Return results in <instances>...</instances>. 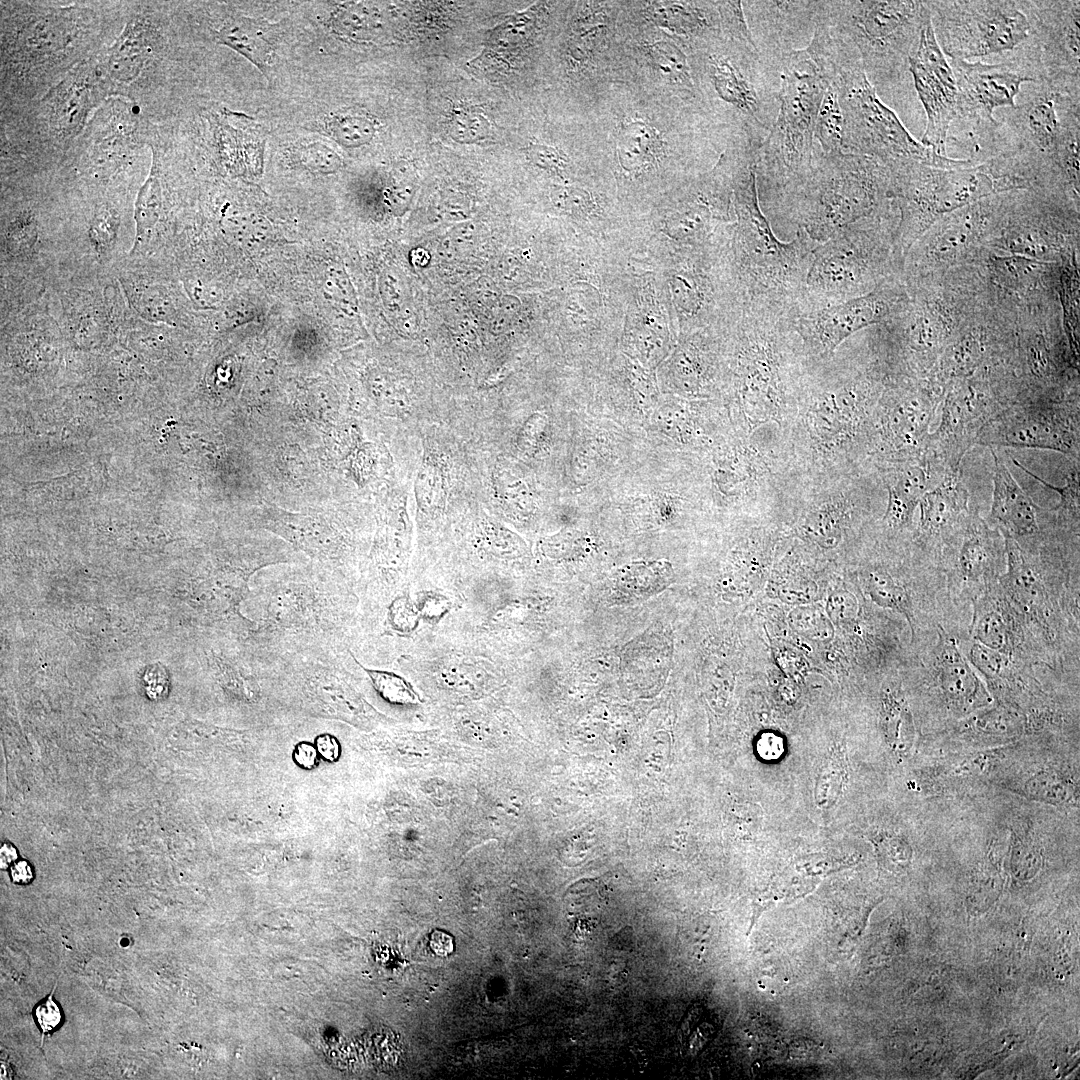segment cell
<instances>
[{"label":"cell","instance_id":"6da1fadb","mask_svg":"<svg viewBox=\"0 0 1080 1080\" xmlns=\"http://www.w3.org/2000/svg\"><path fill=\"white\" fill-rule=\"evenodd\" d=\"M0 111L43 96L122 31L131 1H1Z\"/></svg>","mask_w":1080,"mask_h":1080},{"label":"cell","instance_id":"7a4b0ae2","mask_svg":"<svg viewBox=\"0 0 1080 1080\" xmlns=\"http://www.w3.org/2000/svg\"><path fill=\"white\" fill-rule=\"evenodd\" d=\"M354 608L348 578L316 562L256 577L244 605L255 622L246 641L271 662L292 655L346 656Z\"/></svg>","mask_w":1080,"mask_h":1080},{"label":"cell","instance_id":"3957f363","mask_svg":"<svg viewBox=\"0 0 1080 1080\" xmlns=\"http://www.w3.org/2000/svg\"><path fill=\"white\" fill-rule=\"evenodd\" d=\"M1005 539L999 584L1058 672L1079 670V537L1042 529Z\"/></svg>","mask_w":1080,"mask_h":1080},{"label":"cell","instance_id":"277c9868","mask_svg":"<svg viewBox=\"0 0 1080 1080\" xmlns=\"http://www.w3.org/2000/svg\"><path fill=\"white\" fill-rule=\"evenodd\" d=\"M753 159L743 160L733 177L736 219L723 237L722 257L741 304L759 303L792 311L819 243L801 230L795 231L791 241L777 238L760 205Z\"/></svg>","mask_w":1080,"mask_h":1080},{"label":"cell","instance_id":"5b68a950","mask_svg":"<svg viewBox=\"0 0 1080 1080\" xmlns=\"http://www.w3.org/2000/svg\"><path fill=\"white\" fill-rule=\"evenodd\" d=\"M109 97L93 56L39 99L0 111L2 178L55 175L94 112Z\"/></svg>","mask_w":1080,"mask_h":1080},{"label":"cell","instance_id":"8992f818","mask_svg":"<svg viewBox=\"0 0 1080 1080\" xmlns=\"http://www.w3.org/2000/svg\"><path fill=\"white\" fill-rule=\"evenodd\" d=\"M824 81L839 95L843 113L842 151L889 164L910 159L938 168L971 166L969 159L941 156L916 140L897 114L879 98L863 70L856 49L818 21L805 48Z\"/></svg>","mask_w":1080,"mask_h":1080},{"label":"cell","instance_id":"52a82bcc","mask_svg":"<svg viewBox=\"0 0 1080 1080\" xmlns=\"http://www.w3.org/2000/svg\"><path fill=\"white\" fill-rule=\"evenodd\" d=\"M891 174L882 161L847 152L824 153L815 143L806 176L768 215L823 243L843 227L895 207Z\"/></svg>","mask_w":1080,"mask_h":1080},{"label":"cell","instance_id":"ba28073f","mask_svg":"<svg viewBox=\"0 0 1080 1080\" xmlns=\"http://www.w3.org/2000/svg\"><path fill=\"white\" fill-rule=\"evenodd\" d=\"M887 166L898 211L895 245L900 255L941 217L992 195L1031 189L1006 154L951 169L910 159Z\"/></svg>","mask_w":1080,"mask_h":1080},{"label":"cell","instance_id":"9c48e42d","mask_svg":"<svg viewBox=\"0 0 1080 1080\" xmlns=\"http://www.w3.org/2000/svg\"><path fill=\"white\" fill-rule=\"evenodd\" d=\"M896 207L837 231L813 250L794 311L819 309L865 295L896 276Z\"/></svg>","mask_w":1080,"mask_h":1080},{"label":"cell","instance_id":"30bf717a","mask_svg":"<svg viewBox=\"0 0 1080 1080\" xmlns=\"http://www.w3.org/2000/svg\"><path fill=\"white\" fill-rule=\"evenodd\" d=\"M824 88L806 49L785 55L778 114L754 159L758 195L766 211L811 168L815 120Z\"/></svg>","mask_w":1080,"mask_h":1080},{"label":"cell","instance_id":"8fae6325","mask_svg":"<svg viewBox=\"0 0 1080 1080\" xmlns=\"http://www.w3.org/2000/svg\"><path fill=\"white\" fill-rule=\"evenodd\" d=\"M171 2L131 1L116 39L96 54L111 96L135 104L151 122L166 120L173 48Z\"/></svg>","mask_w":1080,"mask_h":1080},{"label":"cell","instance_id":"7c38bea8","mask_svg":"<svg viewBox=\"0 0 1080 1080\" xmlns=\"http://www.w3.org/2000/svg\"><path fill=\"white\" fill-rule=\"evenodd\" d=\"M939 47L950 60L1015 63L1038 71L1040 53L1020 0H926Z\"/></svg>","mask_w":1080,"mask_h":1080},{"label":"cell","instance_id":"4fadbf2b","mask_svg":"<svg viewBox=\"0 0 1080 1080\" xmlns=\"http://www.w3.org/2000/svg\"><path fill=\"white\" fill-rule=\"evenodd\" d=\"M825 6L830 29L856 49L874 88L899 84L929 14L925 2L835 0Z\"/></svg>","mask_w":1080,"mask_h":1080},{"label":"cell","instance_id":"5bb4252c","mask_svg":"<svg viewBox=\"0 0 1080 1080\" xmlns=\"http://www.w3.org/2000/svg\"><path fill=\"white\" fill-rule=\"evenodd\" d=\"M701 68L735 132L757 149L778 114L782 69L764 60L752 36L733 37L702 57Z\"/></svg>","mask_w":1080,"mask_h":1080},{"label":"cell","instance_id":"9a60e30c","mask_svg":"<svg viewBox=\"0 0 1080 1080\" xmlns=\"http://www.w3.org/2000/svg\"><path fill=\"white\" fill-rule=\"evenodd\" d=\"M152 129L153 122L135 104L111 96L94 112L55 175L89 186L125 177L151 157Z\"/></svg>","mask_w":1080,"mask_h":1080},{"label":"cell","instance_id":"2e32d148","mask_svg":"<svg viewBox=\"0 0 1080 1080\" xmlns=\"http://www.w3.org/2000/svg\"><path fill=\"white\" fill-rule=\"evenodd\" d=\"M1022 387L1009 364L987 366L950 383L940 404L939 425L930 432L925 450L950 473L961 471L962 460L983 427Z\"/></svg>","mask_w":1080,"mask_h":1080},{"label":"cell","instance_id":"e0dca14e","mask_svg":"<svg viewBox=\"0 0 1080 1080\" xmlns=\"http://www.w3.org/2000/svg\"><path fill=\"white\" fill-rule=\"evenodd\" d=\"M976 445L1050 450L1080 459L1079 387H1024L983 427Z\"/></svg>","mask_w":1080,"mask_h":1080},{"label":"cell","instance_id":"ac0fdd59","mask_svg":"<svg viewBox=\"0 0 1080 1080\" xmlns=\"http://www.w3.org/2000/svg\"><path fill=\"white\" fill-rule=\"evenodd\" d=\"M872 417L869 453L878 465L921 454L944 390L929 378L890 377Z\"/></svg>","mask_w":1080,"mask_h":1080},{"label":"cell","instance_id":"d6986e66","mask_svg":"<svg viewBox=\"0 0 1080 1080\" xmlns=\"http://www.w3.org/2000/svg\"><path fill=\"white\" fill-rule=\"evenodd\" d=\"M948 61L958 91L953 123L966 129L965 146L970 153L994 138L999 127L994 111L1014 108L1023 83L1043 79L1038 71L1021 64Z\"/></svg>","mask_w":1080,"mask_h":1080},{"label":"cell","instance_id":"ffe728a7","mask_svg":"<svg viewBox=\"0 0 1080 1080\" xmlns=\"http://www.w3.org/2000/svg\"><path fill=\"white\" fill-rule=\"evenodd\" d=\"M1016 100L1015 107L1002 109L997 119L1005 148L1043 162L1060 179L1057 149L1066 119L1080 112V87L1042 79L1023 84Z\"/></svg>","mask_w":1080,"mask_h":1080},{"label":"cell","instance_id":"44dd1931","mask_svg":"<svg viewBox=\"0 0 1080 1080\" xmlns=\"http://www.w3.org/2000/svg\"><path fill=\"white\" fill-rule=\"evenodd\" d=\"M946 587L956 610L965 615L971 603L997 583L1006 570L1005 539L989 526L977 506L943 544L938 555Z\"/></svg>","mask_w":1080,"mask_h":1080},{"label":"cell","instance_id":"7402d4cb","mask_svg":"<svg viewBox=\"0 0 1080 1080\" xmlns=\"http://www.w3.org/2000/svg\"><path fill=\"white\" fill-rule=\"evenodd\" d=\"M906 304L903 286L893 276L871 292L831 306L791 311L801 350L809 361L830 357L854 333L890 319Z\"/></svg>","mask_w":1080,"mask_h":1080},{"label":"cell","instance_id":"603a6c76","mask_svg":"<svg viewBox=\"0 0 1080 1080\" xmlns=\"http://www.w3.org/2000/svg\"><path fill=\"white\" fill-rule=\"evenodd\" d=\"M960 639L955 632L939 626L932 637L913 646L918 648L917 665L922 679L949 713L967 718L991 706L993 698L964 654Z\"/></svg>","mask_w":1080,"mask_h":1080},{"label":"cell","instance_id":"cb8c5ba5","mask_svg":"<svg viewBox=\"0 0 1080 1080\" xmlns=\"http://www.w3.org/2000/svg\"><path fill=\"white\" fill-rule=\"evenodd\" d=\"M908 72L926 114L920 142L935 153L948 156L947 139L957 114L958 91L953 70L935 38L930 14L921 27Z\"/></svg>","mask_w":1080,"mask_h":1080},{"label":"cell","instance_id":"d4e9b609","mask_svg":"<svg viewBox=\"0 0 1080 1080\" xmlns=\"http://www.w3.org/2000/svg\"><path fill=\"white\" fill-rule=\"evenodd\" d=\"M1032 25L1043 79L1080 83V1L1020 0Z\"/></svg>","mask_w":1080,"mask_h":1080},{"label":"cell","instance_id":"484cf974","mask_svg":"<svg viewBox=\"0 0 1080 1080\" xmlns=\"http://www.w3.org/2000/svg\"><path fill=\"white\" fill-rule=\"evenodd\" d=\"M823 1L752 0L742 2L745 19L761 57L780 68L785 55L812 40Z\"/></svg>","mask_w":1080,"mask_h":1080},{"label":"cell","instance_id":"4316f807","mask_svg":"<svg viewBox=\"0 0 1080 1080\" xmlns=\"http://www.w3.org/2000/svg\"><path fill=\"white\" fill-rule=\"evenodd\" d=\"M968 637L1016 662L1052 669L1046 653L999 581L971 603Z\"/></svg>","mask_w":1080,"mask_h":1080},{"label":"cell","instance_id":"83f0119b","mask_svg":"<svg viewBox=\"0 0 1080 1080\" xmlns=\"http://www.w3.org/2000/svg\"><path fill=\"white\" fill-rule=\"evenodd\" d=\"M877 467L888 493L882 521L889 530L904 538H912L921 498L953 473L947 471L925 449L916 457Z\"/></svg>","mask_w":1080,"mask_h":1080},{"label":"cell","instance_id":"f1b7e54d","mask_svg":"<svg viewBox=\"0 0 1080 1080\" xmlns=\"http://www.w3.org/2000/svg\"><path fill=\"white\" fill-rule=\"evenodd\" d=\"M255 519L258 526L280 535L316 563L346 576L342 568L348 550L346 533L335 517L265 509Z\"/></svg>","mask_w":1080,"mask_h":1080},{"label":"cell","instance_id":"f546056e","mask_svg":"<svg viewBox=\"0 0 1080 1080\" xmlns=\"http://www.w3.org/2000/svg\"><path fill=\"white\" fill-rule=\"evenodd\" d=\"M971 508L962 471L948 475L921 498L913 542L938 563L941 547L963 524Z\"/></svg>","mask_w":1080,"mask_h":1080},{"label":"cell","instance_id":"4dcf8cb0","mask_svg":"<svg viewBox=\"0 0 1080 1080\" xmlns=\"http://www.w3.org/2000/svg\"><path fill=\"white\" fill-rule=\"evenodd\" d=\"M993 457V493L986 522L1004 538L1022 540L1041 532V506L1020 486L998 449Z\"/></svg>","mask_w":1080,"mask_h":1080},{"label":"cell","instance_id":"1f68e13d","mask_svg":"<svg viewBox=\"0 0 1080 1080\" xmlns=\"http://www.w3.org/2000/svg\"><path fill=\"white\" fill-rule=\"evenodd\" d=\"M213 40L226 45L265 72L271 60L272 47L261 23L241 16L227 17L211 29Z\"/></svg>","mask_w":1080,"mask_h":1080},{"label":"cell","instance_id":"d6a6232c","mask_svg":"<svg viewBox=\"0 0 1080 1080\" xmlns=\"http://www.w3.org/2000/svg\"><path fill=\"white\" fill-rule=\"evenodd\" d=\"M880 723L888 746L906 754L914 744L916 728L913 713L901 686L888 684L881 693Z\"/></svg>","mask_w":1080,"mask_h":1080},{"label":"cell","instance_id":"836d02e7","mask_svg":"<svg viewBox=\"0 0 1080 1080\" xmlns=\"http://www.w3.org/2000/svg\"><path fill=\"white\" fill-rule=\"evenodd\" d=\"M1016 467L1021 469L1024 473L1031 476L1043 486L1057 492L1059 494V501L1055 506L1047 508L1051 514L1053 525L1063 531L1079 533L1080 523V459H1067V465L1064 470V484L1062 486H1055L1047 482L1043 478L1034 474L1023 466L1018 460L1011 458Z\"/></svg>","mask_w":1080,"mask_h":1080},{"label":"cell","instance_id":"e575fe53","mask_svg":"<svg viewBox=\"0 0 1080 1080\" xmlns=\"http://www.w3.org/2000/svg\"><path fill=\"white\" fill-rule=\"evenodd\" d=\"M414 492L418 507L426 514L440 511L447 496L445 467L433 449L426 448L418 468Z\"/></svg>","mask_w":1080,"mask_h":1080},{"label":"cell","instance_id":"d590c367","mask_svg":"<svg viewBox=\"0 0 1080 1080\" xmlns=\"http://www.w3.org/2000/svg\"><path fill=\"white\" fill-rule=\"evenodd\" d=\"M824 82L825 88L815 120L814 140L822 152L837 153L842 151L843 113L836 88Z\"/></svg>","mask_w":1080,"mask_h":1080},{"label":"cell","instance_id":"8d00e7d4","mask_svg":"<svg viewBox=\"0 0 1080 1080\" xmlns=\"http://www.w3.org/2000/svg\"><path fill=\"white\" fill-rule=\"evenodd\" d=\"M657 135L643 122L623 126L618 141V154L623 166L641 167L657 154Z\"/></svg>","mask_w":1080,"mask_h":1080},{"label":"cell","instance_id":"74e56055","mask_svg":"<svg viewBox=\"0 0 1080 1080\" xmlns=\"http://www.w3.org/2000/svg\"><path fill=\"white\" fill-rule=\"evenodd\" d=\"M161 180L160 168L151 156L149 175L141 186L135 202L134 220L138 238L151 231L160 217L162 209Z\"/></svg>","mask_w":1080,"mask_h":1080},{"label":"cell","instance_id":"f35d334b","mask_svg":"<svg viewBox=\"0 0 1080 1080\" xmlns=\"http://www.w3.org/2000/svg\"><path fill=\"white\" fill-rule=\"evenodd\" d=\"M846 776V761L840 749H833L825 758L815 787V799L820 808H831L842 791Z\"/></svg>","mask_w":1080,"mask_h":1080},{"label":"cell","instance_id":"ab89813d","mask_svg":"<svg viewBox=\"0 0 1080 1080\" xmlns=\"http://www.w3.org/2000/svg\"><path fill=\"white\" fill-rule=\"evenodd\" d=\"M490 128L486 114L480 108L470 105L455 108L447 124L449 136L456 142L467 144L487 139Z\"/></svg>","mask_w":1080,"mask_h":1080},{"label":"cell","instance_id":"60d3db41","mask_svg":"<svg viewBox=\"0 0 1080 1080\" xmlns=\"http://www.w3.org/2000/svg\"><path fill=\"white\" fill-rule=\"evenodd\" d=\"M330 135L345 147H359L367 144L375 135L374 122L354 113H340L333 116L327 124Z\"/></svg>","mask_w":1080,"mask_h":1080},{"label":"cell","instance_id":"b9f144b4","mask_svg":"<svg viewBox=\"0 0 1080 1080\" xmlns=\"http://www.w3.org/2000/svg\"><path fill=\"white\" fill-rule=\"evenodd\" d=\"M367 674L377 694L393 705H414L419 696L411 684L400 675L379 669L361 667Z\"/></svg>","mask_w":1080,"mask_h":1080},{"label":"cell","instance_id":"7bdbcfd3","mask_svg":"<svg viewBox=\"0 0 1080 1080\" xmlns=\"http://www.w3.org/2000/svg\"><path fill=\"white\" fill-rule=\"evenodd\" d=\"M492 481L495 497L509 510L528 513L533 508V495L520 478L507 470L497 469Z\"/></svg>","mask_w":1080,"mask_h":1080},{"label":"cell","instance_id":"ee69618b","mask_svg":"<svg viewBox=\"0 0 1080 1080\" xmlns=\"http://www.w3.org/2000/svg\"><path fill=\"white\" fill-rule=\"evenodd\" d=\"M480 535L484 547L494 556L516 558L526 551L524 541L517 534L490 519L481 523Z\"/></svg>","mask_w":1080,"mask_h":1080},{"label":"cell","instance_id":"f6af8a7d","mask_svg":"<svg viewBox=\"0 0 1080 1080\" xmlns=\"http://www.w3.org/2000/svg\"><path fill=\"white\" fill-rule=\"evenodd\" d=\"M1024 789L1031 798L1049 803L1066 801L1070 794L1067 781L1052 771L1036 773L1026 782Z\"/></svg>","mask_w":1080,"mask_h":1080},{"label":"cell","instance_id":"bcb514c9","mask_svg":"<svg viewBox=\"0 0 1080 1080\" xmlns=\"http://www.w3.org/2000/svg\"><path fill=\"white\" fill-rule=\"evenodd\" d=\"M1041 863L1040 850L1031 839L1022 836L1014 839L1011 868L1017 878L1030 879L1039 871Z\"/></svg>","mask_w":1080,"mask_h":1080},{"label":"cell","instance_id":"7dc6e473","mask_svg":"<svg viewBox=\"0 0 1080 1080\" xmlns=\"http://www.w3.org/2000/svg\"><path fill=\"white\" fill-rule=\"evenodd\" d=\"M603 902L604 896L600 886L593 881L590 883L583 881L582 885H575V889L571 891L568 904L575 917L591 920L600 913Z\"/></svg>","mask_w":1080,"mask_h":1080},{"label":"cell","instance_id":"c3c4849f","mask_svg":"<svg viewBox=\"0 0 1080 1080\" xmlns=\"http://www.w3.org/2000/svg\"><path fill=\"white\" fill-rule=\"evenodd\" d=\"M419 616L417 606L410 598L406 595H398L387 607L386 623L391 630L406 634L415 630Z\"/></svg>","mask_w":1080,"mask_h":1080},{"label":"cell","instance_id":"681fc988","mask_svg":"<svg viewBox=\"0 0 1080 1080\" xmlns=\"http://www.w3.org/2000/svg\"><path fill=\"white\" fill-rule=\"evenodd\" d=\"M56 986L57 983L54 984L50 994L40 1001L33 1009L35 1023L41 1032V1043L43 1042L44 1036L57 1029L63 1020L61 1008L53 997Z\"/></svg>","mask_w":1080,"mask_h":1080},{"label":"cell","instance_id":"f907efd6","mask_svg":"<svg viewBox=\"0 0 1080 1080\" xmlns=\"http://www.w3.org/2000/svg\"><path fill=\"white\" fill-rule=\"evenodd\" d=\"M547 425L548 419L544 413L536 412L529 416L519 431L518 448L524 453L534 452L544 437Z\"/></svg>","mask_w":1080,"mask_h":1080},{"label":"cell","instance_id":"816d5d0a","mask_svg":"<svg viewBox=\"0 0 1080 1080\" xmlns=\"http://www.w3.org/2000/svg\"><path fill=\"white\" fill-rule=\"evenodd\" d=\"M475 675V669L471 665L458 662L447 664L440 672V678L446 686L461 692L474 689Z\"/></svg>","mask_w":1080,"mask_h":1080},{"label":"cell","instance_id":"f5cc1de1","mask_svg":"<svg viewBox=\"0 0 1080 1080\" xmlns=\"http://www.w3.org/2000/svg\"><path fill=\"white\" fill-rule=\"evenodd\" d=\"M527 155L537 166L549 170H562L568 163L561 150L546 144L531 143L527 148Z\"/></svg>","mask_w":1080,"mask_h":1080},{"label":"cell","instance_id":"db71d44e","mask_svg":"<svg viewBox=\"0 0 1080 1080\" xmlns=\"http://www.w3.org/2000/svg\"><path fill=\"white\" fill-rule=\"evenodd\" d=\"M449 608V599L435 592L423 593L417 605L419 614L428 619H439Z\"/></svg>","mask_w":1080,"mask_h":1080},{"label":"cell","instance_id":"11a10c76","mask_svg":"<svg viewBox=\"0 0 1080 1080\" xmlns=\"http://www.w3.org/2000/svg\"><path fill=\"white\" fill-rule=\"evenodd\" d=\"M319 757L315 744L308 741L298 742L292 754L295 764L304 770L314 769L319 763Z\"/></svg>","mask_w":1080,"mask_h":1080},{"label":"cell","instance_id":"9f6ffc18","mask_svg":"<svg viewBox=\"0 0 1080 1080\" xmlns=\"http://www.w3.org/2000/svg\"><path fill=\"white\" fill-rule=\"evenodd\" d=\"M314 744L319 756L329 763L338 761L341 755L339 740L330 733H322L316 736Z\"/></svg>","mask_w":1080,"mask_h":1080},{"label":"cell","instance_id":"6f0895ef","mask_svg":"<svg viewBox=\"0 0 1080 1080\" xmlns=\"http://www.w3.org/2000/svg\"><path fill=\"white\" fill-rule=\"evenodd\" d=\"M11 879L17 884H28L33 879V871L30 864L25 860L16 861L11 865Z\"/></svg>","mask_w":1080,"mask_h":1080},{"label":"cell","instance_id":"680465c9","mask_svg":"<svg viewBox=\"0 0 1080 1080\" xmlns=\"http://www.w3.org/2000/svg\"><path fill=\"white\" fill-rule=\"evenodd\" d=\"M430 945L433 951L441 956H446L453 951L452 938L441 931H435L432 934Z\"/></svg>","mask_w":1080,"mask_h":1080},{"label":"cell","instance_id":"91938a15","mask_svg":"<svg viewBox=\"0 0 1080 1080\" xmlns=\"http://www.w3.org/2000/svg\"><path fill=\"white\" fill-rule=\"evenodd\" d=\"M16 859H17L16 849L12 845H10L8 843L3 844L2 847H1V851H0V866H1V868L6 869L7 867L11 866L14 862H16Z\"/></svg>","mask_w":1080,"mask_h":1080}]
</instances>
